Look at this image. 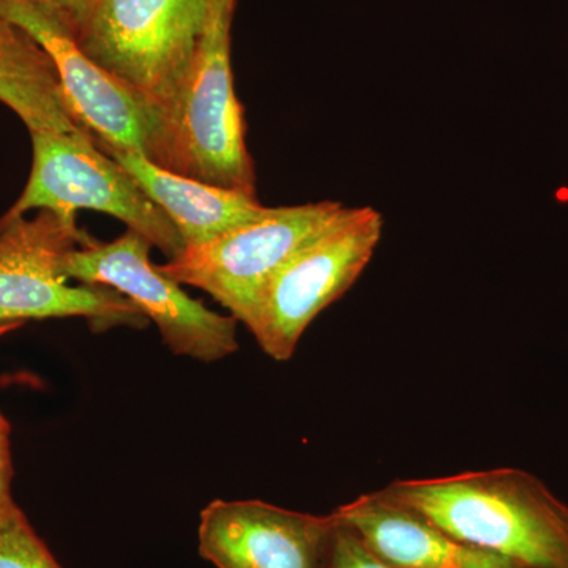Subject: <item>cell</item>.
I'll use <instances>...</instances> for the list:
<instances>
[{"mask_svg":"<svg viewBox=\"0 0 568 568\" xmlns=\"http://www.w3.org/2000/svg\"><path fill=\"white\" fill-rule=\"evenodd\" d=\"M152 245L134 231L115 241H92L65 257L69 280L102 284L122 295L159 327L163 342L175 355L216 362L239 349L237 320L212 312L194 301L181 284L151 261Z\"/></svg>","mask_w":568,"mask_h":568,"instance_id":"7","label":"cell"},{"mask_svg":"<svg viewBox=\"0 0 568 568\" xmlns=\"http://www.w3.org/2000/svg\"><path fill=\"white\" fill-rule=\"evenodd\" d=\"M335 526L334 514L213 500L201 514L200 555L216 568H325Z\"/></svg>","mask_w":568,"mask_h":568,"instance_id":"10","label":"cell"},{"mask_svg":"<svg viewBox=\"0 0 568 568\" xmlns=\"http://www.w3.org/2000/svg\"><path fill=\"white\" fill-rule=\"evenodd\" d=\"M335 515V514H334ZM336 518V515H335ZM325 568H396L376 555L349 526L336 518Z\"/></svg>","mask_w":568,"mask_h":568,"instance_id":"15","label":"cell"},{"mask_svg":"<svg viewBox=\"0 0 568 568\" xmlns=\"http://www.w3.org/2000/svg\"><path fill=\"white\" fill-rule=\"evenodd\" d=\"M377 496L523 568H568V506L525 470L396 480Z\"/></svg>","mask_w":568,"mask_h":568,"instance_id":"1","label":"cell"},{"mask_svg":"<svg viewBox=\"0 0 568 568\" xmlns=\"http://www.w3.org/2000/svg\"><path fill=\"white\" fill-rule=\"evenodd\" d=\"M379 558L396 568H523L506 558L463 544L420 515L369 493L336 508Z\"/></svg>","mask_w":568,"mask_h":568,"instance_id":"11","label":"cell"},{"mask_svg":"<svg viewBox=\"0 0 568 568\" xmlns=\"http://www.w3.org/2000/svg\"><path fill=\"white\" fill-rule=\"evenodd\" d=\"M0 103L9 106L29 132H84L71 118L50 55L28 33L3 18H0Z\"/></svg>","mask_w":568,"mask_h":568,"instance_id":"13","label":"cell"},{"mask_svg":"<svg viewBox=\"0 0 568 568\" xmlns=\"http://www.w3.org/2000/svg\"><path fill=\"white\" fill-rule=\"evenodd\" d=\"M345 211L336 201L271 207L256 222L207 244L186 246L159 268L174 282L212 295L250 331L272 280L295 254L331 230Z\"/></svg>","mask_w":568,"mask_h":568,"instance_id":"6","label":"cell"},{"mask_svg":"<svg viewBox=\"0 0 568 568\" xmlns=\"http://www.w3.org/2000/svg\"><path fill=\"white\" fill-rule=\"evenodd\" d=\"M11 476L10 425L0 414V517L14 504L11 499Z\"/></svg>","mask_w":568,"mask_h":568,"instance_id":"17","label":"cell"},{"mask_svg":"<svg viewBox=\"0 0 568 568\" xmlns=\"http://www.w3.org/2000/svg\"><path fill=\"white\" fill-rule=\"evenodd\" d=\"M21 323L0 324V336L9 334L13 328L20 327Z\"/></svg>","mask_w":568,"mask_h":568,"instance_id":"18","label":"cell"},{"mask_svg":"<svg viewBox=\"0 0 568 568\" xmlns=\"http://www.w3.org/2000/svg\"><path fill=\"white\" fill-rule=\"evenodd\" d=\"M0 18L50 55L71 118L102 151L140 152L151 159L162 129L155 104L93 62L73 33L31 0H0Z\"/></svg>","mask_w":568,"mask_h":568,"instance_id":"9","label":"cell"},{"mask_svg":"<svg viewBox=\"0 0 568 568\" xmlns=\"http://www.w3.org/2000/svg\"><path fill=\"white\" fill-rule=\"evenodd\" d=\"M92 241L51 212L36 219H0V324L80 316L100 328L140 327L145 317L121 293L102 284L70 286L63 272L67 254Z\"/></svg>","mask_w":568,"mask_h":568,"instance_id":"5","label":"cell"},{"mask_svg":"<svg viewBox=\"0 0 568 568\" xmlns=\"http://www.w3.org/2000/svg\"><path fill=\"white\" fill-rule=\"evenodd\" d=\"M31 2L51 13L78 40L88 28L99 0H31Z\"/></svg>","mask_w":568,"mask_h":568,"instance_id":"16","label":"cell"},{"mask_svg":"<svg viewBox=\"0 0 568 568\" xmlns=\"http://www.w3.org/2000/svg\"><path fill=\"white\" fill-rule=\"evenodd\" d=\"M373 207H346L338 222L295 254L272 280L250 332L275 361L293 357L298 339L323 310L365 271L383 235Z\"/></svg>","mask_w":568,"mask_h":568,"instance_id":"8","label":"cell"},{"mask_svg":"<svg viewBox=\"0 0 568 568\" xmlns=\"http://www.w3.org/2000/svg\"><path fill=\"white\" fill-rule=\"evenodd\" d=\"M0 568H63L17 504L0 517Z\"/></svg>","mask_w":568,"mask_h":568,"instance_id":"14","label":"cell"},{"mask_svg":"<svg viewBox=\"0 0 568 568\" xmlns=\"http://www.w3.org/2000/svg\"><path fill=\"white\" fill-rule=\"evenodd\" d=\"M129 171L181 234L183 244H207L235 227L263 219L268 209L253 194L171 173L140 152L103 151Z\"/></svg>","mask_w":568,"mask_h":568,"instance_id":"12","label":"cell"},{"mask_svg":"<svg viewBox=\"0 0 568 568\" xmlns=\"http://www.w3.org/2000/svg\"><path fill=\"white\" fill-rule=\"evenodd\" d=\"M235 0H215L200 51L151 159L171 173L256 196L244 108L234 92L231 24Z\"/></svg>","mask_w":568,"mask_h":568,"instance_id":"2","label":"cell"},{"mask_svg":"<svg viewBox=\"0 0 568 568\" xmlns=\"http://www.w3.org/2000/svg\"><path fill=\"white\" fill-rule=\"evenodd\" d=\"M33 162L24 192L6 215L47 211L78 226L82 209L121 220L130 231L174 260L185 250L181 234L125 168L85 132H31Z\"/></svg>","mask_w":568,"mask_h":568,"instance_id":"3","label":"cell"},{"mask_svg":"<svg viewBox=\"0 0 568 568\" xmlns=\"http://www.w3.org/2000/svg\"><path fill=\"white\" fill-rule=\"evenodd\" d=\"M215 0H99L78 43L93 62L155 104L173 106Z\"/></svg>","mask_w":568,"mask_h":568,"instance_id":"4","label":"cell"}]
</instances>
